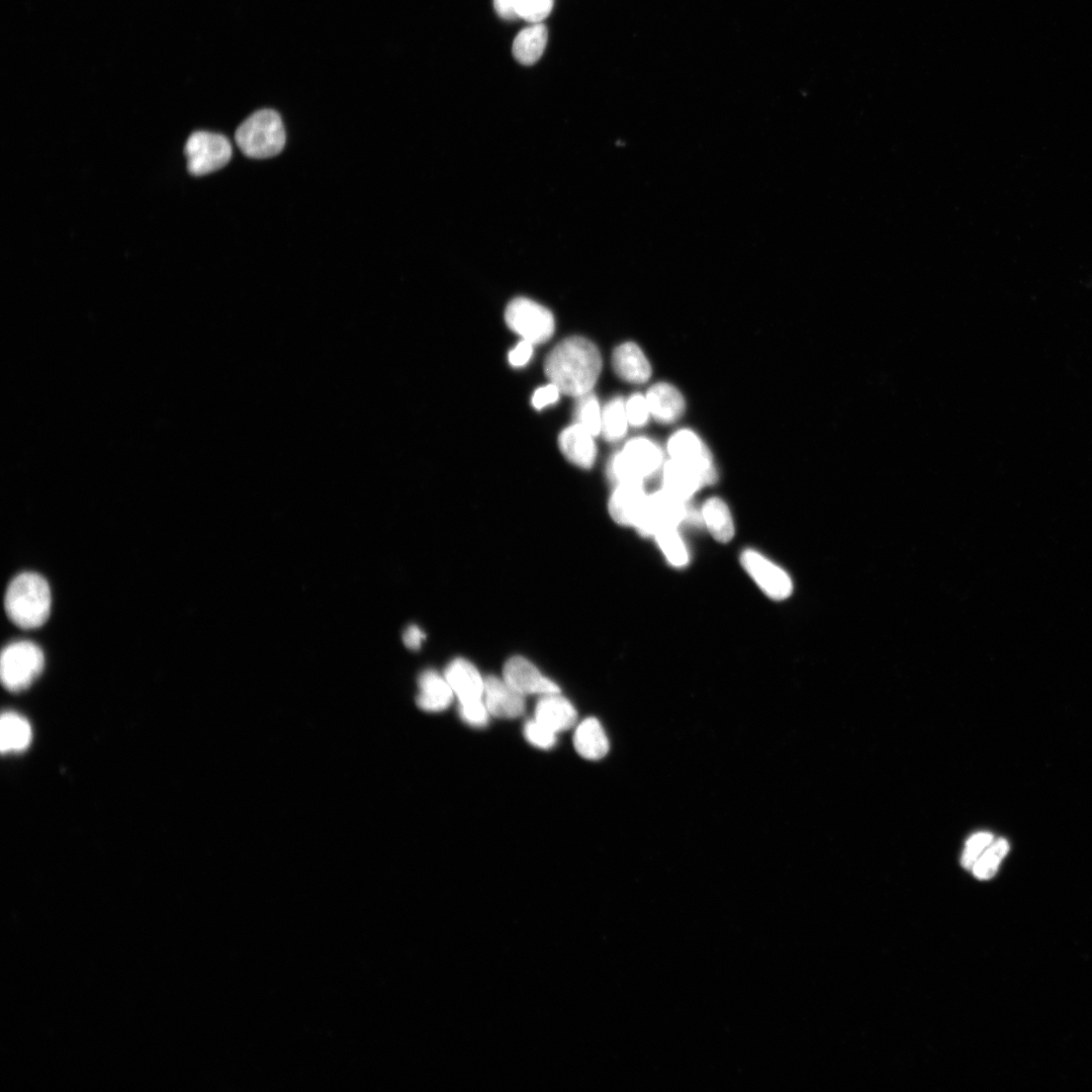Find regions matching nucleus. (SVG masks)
<instances>
[{
    "label": "nucleus",
    "mask_w": 1092,
    "mask_h": 1092,
    "mask_svg": "<svg viewBox=\"0 0 1092 1092\" xmlns=\"http://www.w3.org/2000/svg\"><path fill=\"white\" fill-rule=\"evenodd\" d=\"M577 398L574 410L576 423L594 436L601 434L602 408L597 397L592 392H588Z\"/></svg>",
    "instance_id": "nucleus-28"
},
{
    "label": "nucleus",
    "mask_w": 1092,
    "mask_h": 1092,
    "mask_svg": "<svg viewBox=\"0 0 1092 1092\" xmlns=\"http://www.w3.org/2000/svg\"><path fill=\"white\" fill-rule=\"evenodd\" d=\"M662 451L655 442L643 437L633 438L612 456L608 475L616 484L643 483L662 466Z\"/></svg>",
    "instance_id": "nucleus-4"
},
{
    "label": "nucleus",
    "mask_w": 1092,
    "mask_h": 1092,
    "mask_svg": "<svg viewBox=\"0 0 1092 1092\" xmlns=\"http://www.w3.org/2000/svg\"><path fill=\"white\" fill-rule=\"evenodd\" d=\"M573 745L580 756L589 760L601 759L609 751L607 734L600 721L593 717L584 719L577 725Z\"/></svg>",
    "instance_id": "nucleus-21"
},
{
    "label": "nucleus",
    "mask_w": 1092,
    "mask_h": 1092,
    "mask_svg": "<svg viewBox=\"0 0 1092 1092\" xmlns=\"http://www.w3.org/2000/svg\"><path fill=\"white\" fill-rule=\"evenodd\" d=\"M508 327L532 344H541L554 333V317L549 309L526 297H517L507 306Z\"/></svg>",
    "instance_id": "nucleus-6"
},
{
    "label": "nucleus",
    "mask_w": 1092,
    "mask_h": 1092,
    "mask_svg": "<svg viewBox=\"0 0 1092 1092\" xmlns=\"http://www.w3.org/2000/svg\"><path fill=\"white\" fill-rule=\"evenodd\" d=\"M602 370L597 346L585 338L562 340L547 355L544 371L561 393L581 396L592 391Z\"/></svg>",
    "instance_id": "nucleus-1"
},
{
    "label": "nucleus",
    "mask_w": 1092,
    "mask_h": 1092,
    "mask_svg": "<svg viewBox=\"0 0 1092 1092\" xmlns=\"http://www.w3.org/2000/svg\"><path fill=\"white\" fill-rule=\"evenodd\" d=\"M43 665V652L36 644L26 640L10 643L1 653L2 684L10 692L23 691L38 677Z\"/></svg>",
    "instance_id": "nucleus-5"
},
{
    "label": "nucleus",
    "mask_w": 1092,
    "mask_h": 1092,
    "mask_svg": "<svg viewBox=\"0 0 1092 1092\" xmlns=\"http://www.w3.org/2000/svg\"><path fill=\"white\" fill-rule=\"evenodd\" d=\"M503 678L520 694L547 695L560 693L559 687L528 659L513 656L504 665Z\"/></svg>",
    "instance_id": "nucleus-11"
},
{
    "label": "nucleus",
    "mask_w": 1092,
    "mask_h": 1092,
    "mask_svg": "<svg viewBox=\"0 0 1092 1092\" xmlns=\"http://www.w3.org/2000/svg\"><path fill=\"white\" fill-rule=\"evenodd\" d=\"M625 410L629 425L633 427L644 426L651 416L646 396L641 393L632 394L625 401Z\"/></svg>",
    "instance_id": "nucleus-33"
},
{
    "label": "nucleus",
    "mask_w": 1092,
    "mask_h": 1092,
    "mask_svg": "<svg viewBox=\"0 0 1092 1092\" xmlns=\"http://www.w3.org/2000/svg\"><path fill=\"white\" fill-rule=\"evenodd\" d=\"M629 425L622 397L609 400L602 410L601 434L610 442L622 439Z\"/></svg>",
    "instance_id": "nucleus-25"
},
{
    "label": "nucleus",
    "mask_w": 1092,
    "mask_h": 1092,
    "mask_svg": "<svg viewBox=\"0 0 1092 1092\" xmlns=\"http://www.w3.org/2000/svg\"><path fill=\"white\" fill-rule=\"evenodd\" d=\"M687 502L664 488L648 494L644 510L634 528L643 536L654 537L658 532L678 526L689 519Z\"/></svg>",
    "instance_id": "nucleus-7"
},
{
    "label": "nucleus",
    "mask_w": 1092,
    "mask_h": 1092,
    "mask_svg": "<svg viewBox=\"0 0 1092 1092\" xmlns=\"http://www.w3.org/2000/svg\"><path fill=\"white\" fill-rule=\"evenodd\" d=\"M654 538L670 565L684 567L688 564L690 555L688 547L678 532V528H667L658 532Z\"/></svg>",
    "instance_id": "nucleus-26"
},
{
    "label": "nucleus",
    "mask_w": 1092,
    "mask_h": 1092,
    "mask_svg": "<svg viewBox=\"0 0 1092 1092\" xmlns=\"http://www.w3.org/2000/svg\"><path fill=\"white\" fill-rule=\"evenodd\" d=\"M52 596L48 581L35 572H22L8 584L4 609L9 620L25 630L43 625L51 613Z\"/></svg>",
    "instance_id": "nucleus-2"
},
{
    "label": "nucleus",
    "mask_w": 1092,
    "mask_h": 1092,
    "mask_svg": "<svg viewBox=\"0 0 1092 1092\" xmlns=\"http://www.w3.org/2000/svg\"><path fill=\"white\" fill-rule=\"evenodd\" d=\"M524 735L529 743L541 749H549L556 743V733L536 719L525 724Z\"/></svg>",
    "instance_id": "nucleus-30"
},
{
    "label": "nucleus",
    "mask_w": 1092,
    "mask_h": 1092,
    "mask_svg": "<svg viewBox=\"0 0 1092 1092\" xmlns=\"http://www.w3.org/2000/svg\"><path fill=\"white\" fill-rule=\"evenodd\" d=\"M425 638V633L416 625L407 627L402 637L405 646L413 650L419 649Z\"/></svg>",
    "instance_id": "nucleus-36"
},
{
    "label": "nucleus",
    "mask_w": 1092,
    "mask_h": 1092,
    "mask_svg": "<svg viewBox=\"0 0 1092 1092\" xmlns=\"http://www.w3.org/2000/svg\"><path fill=\"white\" fill-rule=\"evenodd\" d=\"M418 706L426 712H441L447 709L454 698V693L444 674L428 669L421 673L419 680Z\"/></svg>",
    "instance_id": "nucleus-19"
},
{
    "label": "nucleus",
    "mask_w": 1092,
    "mask_h": 1092,
    "mask_svg": "<svg viewBox=\"0 0 1092 1092\" xmlns=\"http://www.w3.org/2000/svg\"><path fill=\"white\" fill-rule=\"evenodd\" d=\"M993 841V835L989 832H979L972 835L967 843L962 855V864L966 869H972L976 860L983 853V851Z\"/></svg>",
    "instance_id": "nucleus-32"
},
{
    "label": "nucleus",
    "mask_w": 1092,
    "mask_h": 1092,
    "mask_svg": "<svg viewBox=\"0 0 1092 1092\" xmlns=\"http://www.w3.org/2000/svg\"><path fill=\"white\" fill-rule=\"evenodd\" d=\"M443 674L459 703L483 699L484 678L467 659H453Z\"/></svg>",
    "instance_id": "nucleus-14"
},
{
    "label": "nucleus",
    "mask_w": 1092,
    "mask_h": 1092,
    "mask_svg": "<svg viewBox=\"0 0 1092 1092\" xmlns=\"http://www.w3.org/2000/svg\"><path fill=\"white\" fill-rule=\"evenodd\" d=\"M744 570L770 599H787L793 590L789 574L767 557L754 549H746L740 556Z\"/></svg>",
    "instance_id": "nucleus-10"
},
{
    "label": "nucleus",
    "mask_w": 1092,
    "mask_h": 1092,
    "mask_svg": "<svg viewBox=\"0 0 1092 1092\" xmlns=\"http://www.w3.org/2000/svg\"><path fill=\"white\" fill-rule=\"evenodd\" d=\"M642 482L616 484L609 499V513L612 519L622 526L635 527L647 500Z\"/></svg>",
    "instance_id": "nucleus-13"
},
{
    "label": "nucleus",
    "mask_w": 1092,
    "mask_h": 1092,
    "mask_svg": "<svg viewBox=\"0 0 1092 1092\" xmlns=\"http://www.w3.org/2000/svg\"><path fill=\"white\" fill-rule=\"evenodd\" d=\"M700 513L703 524L716 541L727 543L733 538L734 522L723 499L716 496L708 498Z\"/></svg>",
    "instance_id": "nucleus-22"
},
{
    "label": "nucleus",
    "mask_w": 1092,
    "mask_h": 1092,
    "mask_svg": "<svg viewBox=\"0 0 1092 1092\" xmlns=\"http://www.w3.org/2000/svg\"><path fill=\"white\" fill-rule=\"evenodd\" d=\"M31 737V727L25 718L13 712L2 714L0 747L3 753L24 750L30 744Z\"/></svg>",
    "instance_id": "nucleus-23"
},
{
    "label": "nucleus",
    "mask_w": 1092,
    "mask_h": 1092,
    "mask_svg": "<svg viewBox=\"0 0 1092 1092\" xmlns=\"http://www.w3.org/2000/svg\"><path fill=\"white\" fill-rule=\"evenodd\" d=\"M666 448L670 459L697 470L705 485L717 480V470L711 452L695 432L688 429L676 431L668 439Z\"/></svg>",
    "instance_id": "nucleus-9"
},
{
    "label": "nucleus",
    "mask_w": 1092,
    "mask_h": 1092,
    "mask_svg": "<svg viewBox=\"0 0 1092 1092\" xmlns=\"http://www.w3.org/2000/svg\"><path fill=\"white\" fill-rule=\"evenodd\" d=\"M560 393L559 388L550 382L535 390L532 396V404L535 408L542 410L545 406L556 402Z\"/></svg>",
    "instance_id": "nucleus-34"
},
{
    "label": "nucleus",
    "mask_w": 1092,
    "mask_h": 1092,
    "mask_svg": "<svg viewBox=\"0 0 1092 1092\" xmlns=\"http://www.w3.org/2000/svg\"><path fill=\"white\" fill-rule=\"evenodd\" d=\"M645 396L650 415L660 423H673L685 412L684 396L677 388L667 382L653 384Z\"/></svg>",
    "instance_id": "nucleus-18"
},
{
    "label": "nucleus",
    "mask_w": 1092,
    "mask_h": 1092,
    "mask_svg": "<svg viewBox=\"0 0 1092 1092\" xmlns=\"http://www.w3.org/2000/svg\"><path fill=\"white\" fill-rule=\"evenodd\" d=\"M461 719L472 727H484L488 723L489 713L483 699L459 703Z\"/></svg>",
    "instance_id": "nucleus-31"
},
{
    "label": "nucleus",
    "mask_w": 1092,
    "mask_h": 1092,
    "mask_svg": "<svg viewBox=\"0 0 1092 1092\" xmlns=\"http://www.w3.org/2000/svg\"><path fill=\"white\" fill-rule=\"evenodd\" d=\"M1008 850L1009 844L1005 839L992 841L974 863L972 868L974 875L981 880L992 878Z\"/></svg>",
    "instance_id": "nucleus-27"
},
{
    "label": "nucleus",
    "mask_w": 1092,
    "mask_h": 1092,
    "mask_svg": "<svg viewBox=\"0 0 1092 1092\" xmlns=\"http://www.w3.org/2000/svg\"><path fill=\"white\" fill-rule=\"evenodd\" d=\"M533 345L527 340H522L516 347L509 353V362L512 366L522 367L526 365L532 357Z\"/></svg>",
    "instance_id": "nucleus-35"
},
{
    "label": "nucleus",
    "mask_w": 1092,
    "mask_h": 1092,
    "mask_svg": "<svg viewBox=\"0 0 1092 1092\" xmlns=\"http://www.w3.org/2000/svg\"><path fill=\"white\" fill-rule=\"evenodd\" d=\"M594 437L581 425L575 423L560 433L558 438L559 448L562 454L573 464L581 468H590L597 457Z\"/></svg>",
    "instance_id": "nucleus-15"
},
{
    "label": "nucleus",
    "mask_w": 1092,
    "mask_h": 1092,
    "mask_svg": "<svg viewBox=\"0 0 1092 1092\" xmlns=\"http://www.w3.org/2000/svg\"><path fill=\"white\" fill-rule=\"evenodd\" d=\"M548 38V31L542 23H535L516 36L513 42V55L523 65H532L542 56Z\"/></svg>",
    "instance_id": "nucleus-24"
},
{
    "label": "nucleus",
    "mask_w": 1092,
    "mask_h": 1092,
    "mask_svg": "<svg viewBox=\"0 0 1092 1092\" xmlns=\"http://www.w3.org/2000/svg\"><path fill=\"white\" fill-rule=\"evenodd\" d=\"M229 140L219 133L195 131L187 140L185 156L190 174L202 176L224 167L232 158Z\"/></svg>",
    "instance_id": "nucleus-8"
},
{
    "label": "nucleus",
    "mask_w": 1092,
    "mask_h": 1092,
    "mask_svg": "<svg viewBox=\"0 0 1092 1092\" xmlns=\"http://www.w3.org/2000/svg\"><path fill=\"white\" fill-rule=\"evenodd\" d=\"M238 147L248 157L265 159L279 154L285 145V130L280 115L273 109H260L237 128Z\"/></svg>",
    "instance_id": "nucleus-3"
},
{
    "label": "nucleus",
    "mask_w": 1092,
    "mask_h": 1092,
    "mask_svg": "<svg viewBox=\"0 0 1092 1092\" xmlns=\"http://www.w3.org/2000/svg\"><path fill=\"white\" fill-rule=\"evenodd\" d=\"M494 8L497 14L505 19H514L518 17L515 0H493Z\"/></svg>",
    "instance_id": "nucleus-37"
},
{
    "label": "nucleus",
    "mask_w": 1092,
    "mask_h": 1092,
    "mask_svg": "<svg viewBox=\"0 0 1092 1092\" xmlns=\"http://www.w3.org/2000/svg\"><path fill=\"white\" fill-rule=\"evenodd\" d=\"M612 365L617 375L631 383H644L651 375V366L641 348L633 342H626L612 355Z\"/></svg>",
    "instance_id": "nucleus-16"
},
{
    "label": "nucleus",
    "mask_w": 1092,
    "mask_h": 1092,
    "mask_svg": "<svg viewBox=\"0 0 1092 1092\" xmlns=\"http://www.w3.org/2000/svg\"><path fill=\"white\" fill-rule=\"evenodd\" d=\"M705 482L700 473L689 465L668 459L662 466V488L688 502Z\"/></svg>",
    "instance_id": "nucleus-20"
},
{
    "label": "nucleus",
    "mask_w": 1092,
    "mask_h": 1092,
    "mask_svg": "<svg viewBox=\"0 0 1092 1092\" xmlns=\"http://www.w3.org/2000/svg\"><path fill=\"white\" fill-rule=\"evenodd\" d=\"M553 0H515L518 17L539 23L552 10Z\"/></svg>",
    "instance_id": "nucleus-29"
},
{
    "label": "nucleus",
    "mask_w": 1092,
    "mask_h": 1092,
    "mask_svg": "<svg viewBox=\"0 0 1092 1092\" xmlns=\"http://www.w3.org/2000/svg\"><path fill=\"white\" fill-rule=\"evenodd\" d=\"M483 701L488 713L496 718L513 719L525 712V696L495 675L484 678Z\"/></svg>",
    "instance_id": "nucleus-12"
},
{
    "label": "nucleus",
    "mask_w": 1092,
    "mask_h": 1092,
    "mask_svg": "<svg viewBox=\"0 0 1092 1092\" xmlns=\"http://www.w3.org/2000/svg\"><path fill=\"white\" fill-rule=\"evenodd\" d=\"M534 719L557 734L575 724L577 713L567 699L559 693H553L541 696L535 708Z\"/></svg>",
    "instance_id": "nucleus-17"
}]
</instances>
